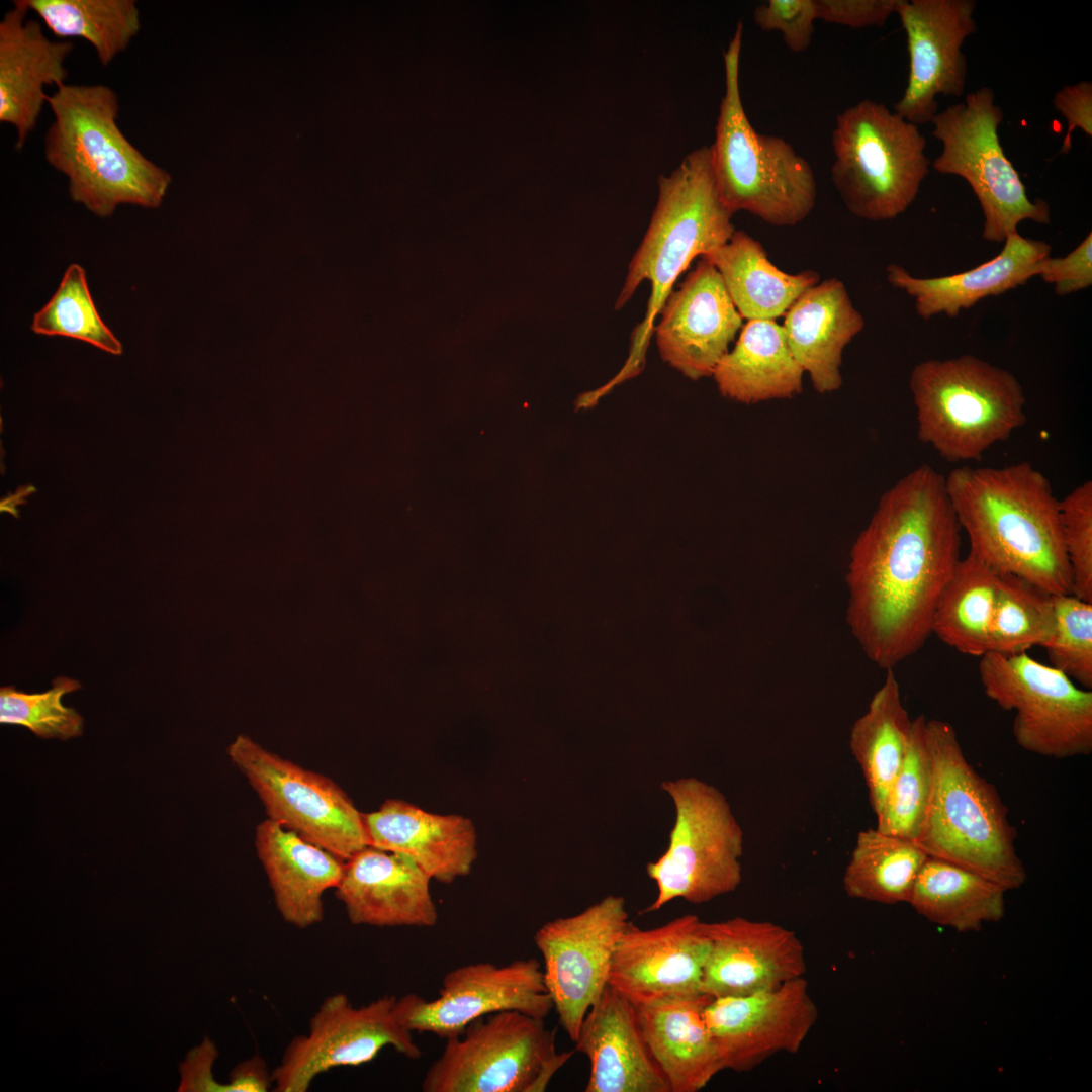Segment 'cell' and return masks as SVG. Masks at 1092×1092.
<instances>
[{
	"label": "cell",
	"mask_w": 1092,
	"mask_h": 1092,
	"mask_svg": "<svg viewBox=\"0 0 1092 1092\" xmlns=\"http://www.w3.org/2000/svg\"><path fill=\"white\" fill-rule=\"evenodd\" d=\"M1072 595L1092 603V482L1087 480L1060 500Z\"/></svg>",
	"instance_id": "cell-42"
},
{
	"label": "cell",
	"mask_w": 1092,
	"mask_h": 1092,
	"mask_svg": "<svg viewBox=\"0 0 1092 1092\" xmlns=\"http://www.w3.org/2000/svg\"><path fill=\"white\" fill-rule=\"evenodd\" d=\"M1055 624L1041 646L1050 665L1082 688L1092 689V603L1072 594L1053 595Z\"/></svg>",
	"instance_id": "cell-41"
},
{
	"label": "cell",
	"mask_w": 1092,
	"mask_h": 1092,
	"mask_svg": "<svg viewBox=\"0 0 1092 1092\" xmlns=\"http://www.w3.org/2000/svg\"><path fill=\"white\" fill-rule=\"evenodd\" d=\"M1053 104L1067 120V133L1060 149L1061 154H1068L1072 146V132L1080 128L1087 136H1092V84L1081 81L1067 85L1059 90Z\"/></svg>",
	"instance_id": "cell-46"
},
{
	"label": "cell",
	"mask_w": 1092,
	"mask_h": 1092,
	"mask_svg": "<svg viewBox=\"0 0 1092 1092\" xmlns=\"http://www.w3.org/2000/svg\"><path fill=\"white\" fill-rule=\"evenodd\" d=\"M973 0H900L896 9L907 37L909 75L895 112L920 125L937 113L938 95L960 97L967 79L965 39L977 29Z\"/></svg>",
	"instance_id": "cell-17"
},
{
	"label": "cell",
	"mask_w": 1092,
	"mask_h": 1092,
	"mask_svg": "<svg viewBox=\"0 0 1092 1092\" xmlns=\"http://www.w3.org/2000/svg\"><path fill=\"white\" fill-rule=\"evenodd\" d=\"M267 818L346 861L369 846L363 813L331 778L273 753L246 736L228 748Z\"/></svg>",
	"instance_id": "cell-13"
},
{
	"label": "cell",
	"mask_w": 1092,
	"mask_h": 1092,
	"mask_svg": "<svg viewBox=\"0 0 1092 1092\" xmlns=\"http://www.w3.org/2000/svg\"><path fill=\"white\" fill-rule=\"evenodd\" d=\"M704 1016L724 1069L749 1072L777 1053L796 1054L818 1018L804 977L744 996L713 998Z\"/></svg>",
	"instance_id": "cell-18"
},
{
	"label": "cell",
	"mask_w": 1092,
	"mask_h": 1092,
	"mask_svg": "<svg viewBox=\"0 0 1092 1092\" xmlns=\"http://www.w3.org/2000/svg\"><path fill=\"white\" fill-rule=\"evenodd\" d=\"M575 1051L558 1052L544 1019L503 1011L446 1039L427 1070L425 1092H543Z\"/></svg>",
	"instance_id": "cell-10"
},
{
	"label": "cell",
	"mask_w": 1092,
	"mask_h": 1092,
	"mask_svg": "<svg viewBox=\"0 0 1092 1092\" xmlns=\"http://www.w3.org/2000/svg\"><path fill=\"white\" fill-rule=\"evenodd\" d=\"M804 374L782 325L776 320H750L711 376L723 396L750 404L800 394Z\"/></svg>",
	"instance_id": "cell-30"
},
{
	"label": "cell",
	"mask_w": 1092,
	"mask_h": 1092,
	"mask_svg": "<svg viewBox=\"0 0 1092 1092\" xmlns=\"http://www.w3.org/2000/svg\"><path fill=\"white\" fill-rule=\"evenodd\" d=\"M926 738L932 785L915 842L929 857L973 871L1006 891L1020 888L1027 873L997 789L970 764L950 723L927 719Z\"/></svg>",
	"instance_id": "cell-5"
},
{
	"label": "cell",
	"mask_w": 1092,
	"mask_h": 1092,
	"mask_svg": "<svg viewBox=\"0 0 1092 1092\" xmlns=\"http://www.w3.org/2000/svg\"><path fill=\"white\" fill-rule=\"evenodd\" d=\"M706 927L711 948L703 992L712 998L775 989L806 973L804 946L786 927L740 916L706 922Z\"/></svg>",
	"instance_id": "cell-21"
},
{
	"label": "cell",
	"mask_w": 1092,
	"mask_h": 1092,
	"mask_svg": "<svg viewBox=\"0 0 1092 1092\" xmlns=\"http://www.w3.org/2000/svg\"><path fill=\"white\" fill-rule=\"evenodd\" d=\"M80 688L72 678L57 677L42 693H24L12 686L0 689V722L28 728L41 738L69 739L81 735L83 719L62 698Z\"/></svg>",
	"instance_id": "cell-40"
},
{
	"label": "cell",
	"mask_w": 1092,
	"mask_h": 1092,
	"mask_svg": "<svg viewBox=\"0 0 1092 1092\" xmlns=\"http://www.w3.org/2000/svg\"><path fill=\"white\" fill-rule=\"evenodd\" d=\"M752 17L761 30L780 32L791 52L803 53L814 34L815 0H768L754 8Z\"/></svg>",
	"instance_id": "cell-43"
},
{
	"label": "cell",
	"mask_w": 1092,
	"mask_h": 1092,
	"mask_svg": "<svg viewBox=\"0 0 1092 1092\" xmlns=\"http://www.w3.org/2000/svg\"><path fill=\"white\" fill-rule=\"evenodd\" d=\"M1002 109L994 104V92L981 87L931 119L932 135L942 144L932 168L962 177L971 186L984 215L982 237L1004 242L1023 220L1049 224L1048 202L1031 200L1018 172L1005 155L998 127Z\"/></svg>",
	"instance_id": "cell-11"
},
{
	"label": "cell",
	"mask_w": 1092,
	"mask_h": 1092,
	"mask_svg": "<svg viewBox=\"0 0 1092 1092\" xmlns=\"http://www.w3.org/2000/svg\"><path fill=\"white\" fill-rule=\"evenodd\" d=\"M886 671L883 684L849 734V748L862 771L875 816L901 767L912 723L893 669Z\"/></svg>",
	"instance_id": "cell-33"
},
{
	"label": "cell",
	"mask_w": 1092,
	"mask_h": 1092,
	"mask_svg": "<svg viewBox=\"0 0 1092 1092\" xmlns=\"http://www.w3.org/2000/svg\"><path fill=\"white\" fill-rule=\"evenodd\" d=\"M628 923L625 899L608 895L578 914L546 922L534 935L553 1009L572 1041L608 986L613 952Z\"/></svg>",
	"instance_id": "cell-15"
},
{
	"label": "cell",
	"mask_w": 1092,
	"mask_h": 1092,
	"mask_svg": "<svg viewBox=\"0 0 1092 1092\" xmlns=\"http://www.w3.org/2000/svg\"><path fill=\"white\" fill-rule=\"evenodd\" d=\"M431 881L410 857L367 846L345 861L335 894L354 925L426 928L438 921Z\"/></svg>",
	"instance_id": "cell-22"
},
{
	"label": "cell",
	"mask_w": 1092,
	"mask_h": 1092,
	"mask_svg": "<svg viewBox=\"0 0 1092 1092\" xmlns=\"http://www.w3.org/2000/svg\"><path fill=\"white\" fill-rule=\"evenodd\" d=\"M1036 276L1054 285L1060 296L1089 288L1092 285V233L1066 256L1042 259Z\"/></svg>",
	"instance_id": "cell-44"
},
{
	"label": "cell",
	"mask_w": 1092,
	"mask_h": 1092,
	"mask_svg": "<svg viewBox=\"0 0 1092 1092\" xmlns=\"http://www.w3.org/2000/svg\"><path fill=\"white\" fill-rule=\"evenodd\" d=\"M784 315L789 348L814 389L822 394L838 390L843 351L864 326L844 283L837 278L818 282Z\"/></svg>",
	"instance_id": "cell-28"
},
{
	"label": "cell",
	"mask_w": 1092,
	"mask_h": 1092,
	"mask_svg": "<svg viewBox=\"0 0 1092 1092\" xmlns=\"http://www.w3.org/2000/svg\"><path fill=\"white\" fill-rule=\"evenodd\" d=\"M710 948L706 922L697 915L650 929L629 921L613 952L608 985L635 1006L701 995Z\"/></svg>",
	"instance_id": "cell-19"
},
{
	"label": "cell",
	"mask_w": 1092,
	"mask_h": 1092,
	"mask_svg": "<svg viewBox=\"0 0 1092 1092\" xmlns=\"http://www.w3.org/2000/svg\"><path fill=\"white\" fill-rule=\"evenodd\" d=\"M661 789L673 801L675 822L665 852L646 866L657 896L642 913L677 898L702 904L735 891L742 880L743 831L725 796L697 778L665 781Z\"/></svg>",
	"instance_id": "cell-9"
},
{
	"label": "cell",
	"mask_w": 1092,
	"mask_h": 1092,
	"mask_svg": "<svg viewBox=\"0 0 1092 1092\" xmlns=\"http://www.w3.org/2000/svg\"><path fill=\"white\" fill-rule=\"evenodd\" d=\"M945 484L970 554L1051 595L1072 594L1060 500L1041 471L1027 461L962 466Z\"/></svg>",
	"instance_id": "cell-2"
},
{
	"label": "cell",
	"mask_w": 1092,
	"mask_h": 1092,
	"mask_svg": "<svg viewBox=\"0 0 1092 1092\" xmlns=\"http://www.w3.org/2000/svg\"><path fill=\"white\" fill-rule=\"evenodd\" d=\"M1042 240L1007 236L1001 252L970 270L939 277H915L897 264L887 266V280L914 299L917 314L929 320L938 314L958 316L989 296H998L1024 285L1036 276L1038 264L1050 256Z\"/></svg>",
	"instance_id": "cell-26"
},
{
	"label": "cell",
	"mask_w": 1092,
	"mask_h": 1092,
	"mask_svg": "<svg viewBox=\"0 0 1092 1092\" xmlns=\"http://www.w3.org/2000/svg\"><path fill=\"white\" fill-rule=\"evenodd\" d=\"M702 258L718 271L742 318L776 320L806 290L820 282L814 270L787 273L768 259L764 247L744 231Z\"/></svg>",
	"instance_id": "cell-31"
},
{
	"label": "cell",
	"mask_w": 1092,
	"mask_h": 1092,
	"mask_svg": "<svg viewBox=\"0 0 1092 1092\" xmlns=\"http://www.w3.org/2000/svg\"><path fill=\"white\" fill-rule=\"evenodd\" d=\"M47 103L54 115L43 145L46 161L68 179L74 202L99 217L121 204L158 208L171 175L121 131L117 93L104 84H62Z\"/></svg>",
	"instance_id": "cell-3"
},
{
	"label": "cell",
	"mask_w": 1092,
	"mask_h": 1092,
	"mask_svg": "<svg viewBox=\"0 0 1092 1092\" xmlns=\"http://www.w3.org/2000/svg\"><path fill=\"white\" fill-rule=\"evenodd\" d=\"M25 3L57 37L88 41L103 66L124 52L141 29L134 0H25Z\"/></svg>",
	"instance_id": "cell-36"
},
{
	"label": "cell",
	"mask_w": 1092,
	"mask_h": 1092,
	"mask_svg": "<svg viewBox=\"0 0 1092 1092\" xmlns=\"http://www.w3.org/2000/svg\"><path fill=\"white\" fill-rule=\"evenodd\" d=\"M363 819L369 846L410 857L440 883L467 876L477 858L476 829L467 817L388 799Z\"/></svg>",
	"instance_id": "cell-25"
},
{
	"label": "cell",
	"mask_w": 1092,
	"mask_h": 1092,
	"mask_svg": "<svg viewBox=\"0 0 1092 1092\" xmlns=\"http://www.w3.org/2000/svg\"><path fill=\"white\" fill-rule=\"evenodd\" d=\"M31 330L39 335L78 339L112 355L122 353V344L99 315L86 272L78 264L67 268L57 291L33 315Z\"/></svg>",
	"instance_id": "cell-39"
},
{
	"label": "cell",
	"mask_w": 1092,
	"mask_h": 1092,
	"mask_svg": "<svg viewBox=\"0 0 1092 1092\" xmlns=\"http://www.w3.org/2000/svg\"><path fill=\"white\" fill-rule=\"evenodd\" d=\"M961 532L945 477L928 464L881 496L845 575L847 626L878 667L893 669L932 635L937 600L961 559Z\"/></svg>",
	"instance_id": "cell-1"
},
{
	"label": "cell",
	"mask_w": 1092,
	"mask_h": 1092,
	"mask_svg": "<svg viewBox=\"0 0 1092 1092\" xmlns=\"http://www.w3.org/2000/svg\"><path fill=\"white\" fill-rule=\"evenodd\" d=\"M1000 573L968 554L961 558L934 609L931 633L965 655L990 652Z\"/></svg>",
	"instance_id": "cell-34"
},
{
	"label": "cell",
	"mask_w": 1092,
	"mask_h": 1092,
	"mask_svg": "<svg viewBox=\"0 0 1092 1092\" xmlns=\"http://www.w3.org/2000/svg\"><path fill=\"white\" fill-rule=\"evenodd\" d=\"M553 1008L541 965L530 958L504 966L480 962L457 967L444 976L436 998L406 994L397 998L395 1012L410 1031L448 1039L497 1012L545 1019Z\"/></svg>",
	"instance_id": "cell-16"
},
{
	"label": "cell",
	"mask_w": 1092,
	"mask_h": 1092,
	"mask_svg": "<svg viewBox=\"0 0 1092 1092\" xmlns=\"http://www.w3.org/2000/svg\"><path fill=\"white\" fill-rule=\"evenodd\" d=\"M1055 624L1053 595L1011 574H1001L997 590L990 652L1025 653L1041 647Z\"/></svg>",
	"instance_id": "cell-37"
},
{
	"label": "cell",
	"mask_w": 1092,
	"mask_h": 1092,
	"mask_svg": "<svg viewBox=\"0 0 1092 1092\" xmlns=\"http://www.w3.org/2000/svg\"><path fill=\"white\" fill-rule=\"evenodd\" d=\"M272 1085L265 1061L254 1055L233 1069L225 1092H266Z\"/></svg>",
	"instance_id": "cell-48"
},
{
	"label": "cell",
	"mask_w": 1092,
	"mask_h": 1092,
	"mask_svg": "<svg viewBox=\"0 0 1092 1092\" xmlns=\"http://www.w3.org/2000/svg\"><path fill=\"white\" fill-rule=\"evenodd\" d=\"M831 143L832 183L846 209L866 220L904 213L929 172L918 126L871 99L836 116Z\"/></svg>",
	"instance_id": "cell-8"
},
{
	"label": "cell",
	"mask_w": 1092,
	"mask_h": 1092,
	"mask_svg": "<svg viewBox=\"0 0 1092 1092\" xmlns=\"http://www.w3.org/2000/svg\"><path fill=\"white\" fill-rule=\"evenodd\" d=\"M909 387L918 439L950 463L979 461L1027 420L1016 376L971 354L919 362Z\"/></svg>",
	"instance_id": "cell-7"
},
{
	"label": "cell",
	"mask_w": 1092,
	"mask_h": 1092,
	"mask_svg": "<svg viewBox=\"0 0 1092 1092\" xmlns=\"http://www.w3.org/2000/svg\"><path fill=\"white\" fill-rule=\"evenodd\" d=\"M712 999L703 993L634 1005L643 1037L671 1092H698L725 1070L704 1016Z\"/></svg>",
	"instance_id": "cell-29"
},
{
	"label": "cell",
	"mask_w": 1092,
	"mask_h": 1092,
	"mask_svg": "<svg viewBox=\"0 0 1092 1092\" xmlns=\"http://www.w3.org/2000/svg\"><path fill=\"white\" fill-rule=\"evenodd\" d=\"M397 998L385 995L354 1006L344 993L327 997L310 1019L308 1031L286 1046L271 1073L275 1092H306L331 1069L371 1062L386 1046L410 1059L422 1056L413 1032L398 1020Z\"/></svg>",
	"instance_id": "cell-14"
},
{
	"label": "cell",
	"mask_w": 1092,
	"mask_h": 1092,
	"mask_svg": "<svg viewBox=\"0 0 1092 1092\" xmlns=\"http://www.w3.org/2000/svg\"><path fill=\"white\" fill-rule=\"evenodd\" d=\"M658 200L646 233L634 253L615 309L622 308L648 280L650 297L643 320L630 338L629 356L619 373L599 388L605 395L643 369L655 321L679 275L697 256L729 241L735 232L732 213L718 194L710 148L693 150L667 176L658 180Z\"/></svg>",
	"instance_id": "cell-4"
},
{
	"label": "cell",
	"mask_w": 1092,
	"mask_h": 1092,
	"mask_svg": "<svg viewBox=\"0 0 1092 1092\" xmlns=\"http://www.w3.org/2000/svg\"><path fill=\"white\" fill-rule=\"evenodd\" d=\"M979 676L986 696L1014 712L1012 733L1022 749L1060 759L1092 752L1091 690L1027 652H988Z\"/></svg>",
	"instance_id": "cell-12"
},
{
	"label": "cell",
	"mask_w": 1092,
	"mask_h": 1092,
	"mask_svg": "<svg viewBox=\"0 0 1092 1092\" xmlns=\"http://www.w3.org/2000/svg\"><path fill=\"white\" fill-rule=\"evenodd\" d=\"M574 1051L590 1064L585 1092H671L641 1032L635 1006L606 987L587 1011Z\"/></svg>",
	"instance_id": "cell-24"
},
{
	"label": "cell",
	"mask_w": 1092,
	"mask_h": 1092,
	"mask_svg": "<svg viewBox=\"0 0 1092 1092\" xmlns=\"http://www.w3.org/2000/svg\"><path fill=\"white\" fill-rule=\"evenodd\" d=\"M900 0H815L817 20L851 28L885 25Z\"/></svg>",
	"instance_id": "cell-45"
},
{
	"label": "cell",
	"mask_w": 1092,
	"mask_h": 1092,
	"mask_svg": "<svg viewBox=\"0 0 1092 1092\" xmlns=\"http://www.w3.org/2000/svg\"><path fill=\"white\" fill-rule=\"evenodd\" d=\"M928 855L914 841L877 828L858 832L842 883L850 898L908 903Z\"/></svg>",
	"instance_id": "cell-35"
},
{
	"label": "cell",
	"mask_w": 1092,
	"mask_h": 1092,
	"mask_svg": "<svg viewBox=\"0 0 1092 1092\" xmlns=\"http://www.w3.org/2000/svg\"><path fill=\"white\" fill-rule=\"evenodd\" d=\"M28 11L25 0H14L0 21V121L15 128L17 151L37 126L44 87L65 84L74 49L72 41L49 39Z\"/></svg>",
	"instance_id": "cell-23"
},
{
	"label": "cell",
	"mask_w": 1092,
	"mask_h": 1092,
	"mask_svg": "<svg viewBox=\"0 0 1092 1092\" xmlns=\"http://www.w3.org/2000/svg\"><path fill=\"white\" fill-rule=\"evenodd\" d=\"M254 844L283 920L299 929L320 923L324 894L338 886L345 861L269 818L256 826Z\"/></svg>",
	"instance_id": "cell-27"
},
{
	"label": "cell",
	"mask_w": 1092,
	"mask_h": 1092,
	"mask_svg": "<svg viewBox=\"0 0 1092 1092\" xmlns=\"http://www.w3.org/2000/svg\"><path fill=\"white\" fill-rule=\"evenodd\" d=\"M742 35L739 21L724 52L725 91L709 146L716 188L732 213L746 211L775 226H794L815 206L814 172L790 143L757 132L750 123L739 84Z\"/></svg>",
	"instance_id": "cell-6"
},
{
	"label": "cell",
	"mask_w": 1092,
	"mask_h": 1092,
	"mask_svg": "<svg viewBox=\"0 0 1092 1092\" xmlns=\"http://www.w3.org/2000/svg\"><path fill=\"white\" fill-rule=\"evenodd\" d=\"M653 333L662 360L692 380L712 375L742 327L716 268L702 258L670 292Z\"/></svg>",
	"instance_id": "cell-20"
},
{
	"label": "cell",
	"mask_w": 1092,
	"mask_h": 1092,
	"mask_svg": "<svg viewBox=\"0 0 1092 1092\" xmlns=\"http://www.w3.org/2000/svg\"><path fill=\"white\" fill-rule=\"evenodd\" d=\"M1006 892L973 871L928 856L908 904L932 923L959 932H973L1003 918Z\"/></svg>",
	"instance_id": "cell-32"
},
{
	"label": "cell",
	"mask_w": 1092,
	"mask_h": 1092,
	"mask_svg": "<svg viewBox=\"0 0 1092 1092\" xmlns=\"http://www.w3.org/2000/svg\"><path fill=\"white\" fill-rule=\"evenodd\" d=\"M217 1056L214 1043L204 1038L202 1043L191 1050L180 1065L181 1092H224L225 1085L213 1079L212 1064Z\"/></svg>",
	"instance_id": "cell-47"
},
{
	"label": "cell",
	"mask_w": 1092,
	"mask_h": 1092,
	"mask_svg": "<svg viewBox=\"0 0 1092 1092\" xmlns=\"http://www.w3.org/2000/svg\"><path fill=\"white\" fill-rule=\"evenodd\" d=\"M926 720L924 715L912 719L905 757L876 816L878 830L914 841L925 817L932 785Z\"/></svg>",
	"instance_id": "cell-38"
}]
</instances>
